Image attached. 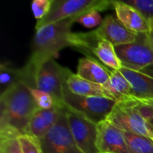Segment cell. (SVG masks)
<instances>
[{"mask_svg": "<svg viewBox=\"0 0 153 153\" xmlns=\"http://www.w3.org/2000/svg\"><path fill=\"white\" fill-rule=\"evenodd\" d=\"M76 18L63 20L37 29L27 65L35 71L44 62L56 57L59 51L66 47H74L89 53L95 44V35L93 31L72 32L71 27Z\"/></svg>", "mask_w": 153, "mask_h": 153, "instance_id": "cell-1", "label": "cell"}, {"mask_svg": "<svg viewBox=\"0 0 153 153\" xmlns=\"http://www.w3.org/2000/svg\"><path fill=\"white\" fill-rule=\"evenodd\" d=\"M39 108L26 83L17 84L0 96V134H27L30 121Z\"/></svg>", "mask_w": 153, "mask_h": 153, "instance_id": "cell-2", "label": "cell"}, {"mask_svg": "<svg viewBox=\"0 0 153 153\" xmlns=\"http://www.w3.org/2000/svg\"><path fill=\"white\" fill-rule=\"evenodd\" d=\"M64 107L99 125L106 121L117 101L108 98L87 97L72 93L65 85L63 93Z\"/></svg>", "mask_w": 153, "mask_h": 153, "instance_id": "cell-3", "label": "cell"}, {"mask_svg": "<svg viewBox=\"0 0 153 153\" xmlns=\"http://www.w3.org/2000/svg\"><path fill=\"white\" fill-rule=\"evenodd\" d=\"M72 74L68 68L59 65L55 59H49L34 71L35 87L50 94L54 98L56 105L64 108V89Z\"/></svg>", "mask_w": 153, "mask_h": 153, "instance_id": "cell-4", "label": "cell"}, {"mask_svg": "<svg viewBox=\"0 0 153 153\" xmlns=\"http://www.w3.org/2000/svg\"><path fill=\"white\" fill-rule=\"evenodd\" d=\"M111 1L107 0H53L48 13L38 21L35 29H39L63 20L78 17L89 11L106 10Z\"/></svg>", "mask_w": 153, "mask_h": 153, "instance_id": "cell-5", "label": "cell"}, {"mask_svg": "<svg viewBox=\"0 0 153 153\" xmlns=\"http://www.w3.org/2000/svg\"><path fill=\"white\" fill-rule=\"evenodd\" d=\"M107 120L122 131L151 138L153 126L140 113L134 99L117 102Z\"/></svg>", "mask_w": 153, "mask_h": 153, "instance_id": "cell-6", "label": "cell"}, {"mask_svg": "<svg viewBox=\"0 0 153 153\" xmlns=\"http://www.w3.org/2000/svg\"><path fill=\"white\" fill-rule=\"evenodd\" d=\"M115 50L123 67L141 72L153 65V44L147 33H137L135 41L115 46Z\"/></svg>", "mask_w": 153, "mask_h": 153, "instance_id": "cell-7", "label": "cell"}, {"mask_svg": "<svg viewBox=\"0 0 153 153\" xmlns=\"http://www.w3.org/2000/svg\"><path fill=\"white\" fill-rule=\"evenodd\" d=\"M39 142L43 153H83L71 134L65 108L55 126Z\"/></svg>", "mask_w": 153, "mask_h": 153, "instance_id": "cell-8", "label": "cell"}, {"mask_svg": "<svg viewBox=\"0 0 153 153\" xmlns=\"http://www.w3.org/2000/svg\"><path fill=\"white\" fill-rule=\"evenodd\" d=\"M71 134L83 153H100L98 141V125L65 108Z\"/></svg>", "mask_w": 153, "mask_h": 153, "instance_id": "cell-9", "label": "cell"}, {"mask_svg": "<svg viewBox=\"0 0 153 153\" xmlns=\"http://www.w3.org/2000/svg\"><path fill=\"white\" fill-rule=\"evenodd\" d=\"M97 146L100 153H131L124 132L108 120L98 125Z\"/></svg>", "mask_w": 153, "mask_h": 153, "instance_id": "cell-10", "label": "cell"}, {"mask_svg": "<svg viewBox=\"0 0 153 153\" xmlns=\"http://www.w3.org/2000/svg\"><path fill=\"white\" fill-rule=\"evenodd\" d=\"M94 32L100 39H105L114 46L129 44L137 39V33L129 30L117 17L113 15H107Z\"/></svg>", "mask_w": 153, "mask_h": 153, "instance_id": "cell-11", "label": "cell"}, {"mask_svg": "<svg viewBox=\"0 0 153 153\" xmlns=\"http://www.w3.org/2000/svg\"><path fill=\"white\" fill-rule=\"evenodd\" d=\"M64 108L55 106L50 109L37 108L30 121L27 134L39 140L44 138L56 124Z\"/></svg>", "mask_w": 153, "mask_h": 153, "instance_id": "cell-12", "label": "cell"}, {"mask_svg": "<svg viewBox=\"0 0 153 153\" xmlns=\"http://www.w3.org/2000/svg\"><path fill=\"white\" fill-rule=\"evenodd\" d=\"M117 19L131 31L134 33H147L149 23L144 17L133 6L124 1H111Z\"/></svg>", "mask_w": 153, "mask_h": 153, "instance_id": "cell-13", "label": "cell"}, {"mask_svg": "<svg viewBox=\"0 0 153 153\" xmlns=\"http://www.w3.org/2000/svg\"><path fill=\"white\" fill-rule=\"evenodd\" d=\"M110 73L111 70L90 56L82 57L78 61L77 75L91 82L105 87L110 80Z\"/></svg>", "mask_w": 153, "mask_h": 153, "instance_id": "cell-14", "label": "cell"}, {"mask_svg": "<svg viewBox=\"0 0 153 153\" xmlns=\"http://www.w3.org/2000/svg\"><path fill=\"white\" fill-rule=\"evenodd\" d=\"M120 72L129 82L136 100H153V78L141 72L121 67Z\"/></svg>", "mask_w": 153, "mask_h": 153, "instance_id": "cell-15", "label": "cell"}, {"mask_svg": "<svg viewBox=\"0 0 153 153\" xmlns=\"http://www.w3.org/2000/svg\"><path fill=\"white\" fill-rule=\"evenodd\" d=\"M66 86L72 93L76 95L87 97H101L114 100L110 92L103 85L82 79L77 75V74H72L68 77L66 81Z\"/></svg>", "mask_w": 153, "mask_h": 153, "instance_id": "cell-16", "label": "cell"}, {"mask_svg": "<svg viewBox=\"0 0 153 153\" xmlns=\"http://www.w3.org/2000/svg\"><path fill=\"white\" fill-rule=\"evenodd\" d=\"M105 88L110 92L114 100L117 102H123L134 99L133 97L132 87L120 70H111L110 80Z\"/></svg>", "mask_w": 153, "mask_h": 153, "instance_id": "cell-17", "label": "cell"}, {"mask_svg": "<svg viewBox=\"0 0 153 153\" xmlns=\"http://www.w3.org/2000/svg\"><path fill=\"white\" fill-rule=\"evenodd\" d=\"M91 53L110 70H120L122 67L121 62L115 50V46L105 40L99 39L96 45L91 49Z\"/></svg>", "mask_w": 153, "mask_h": 153, "instance_id": "cell-18", "label": "cell"}, {"mask_svg": "<svg viewBox=\"0 0 153 153\" xmlns=\"http://www.w3.org/2000/svg\"><path fill=\"white\" fill-rule=\"evenodd\" d=\"M124 132L131 153H153V141L150 137Z\"/></svg>", "mask_w": 153, "mask_h": 153, "instance_id": "cell-19", "label": "cell"}, {"mask_svg": "<svg viewBox=\"0 0 153 153\" xmlns=\"http://www.w3.org/2000/svg\"><path fill=\"white\" fill-rule=\"evenodd\" d=\"M27 86L39 108L50 109L54 108L55 106H56L54 98L50 94L36 88L35 86H32V85H27Z\"/></svg>", "mask_w": 153, "mask_h": 153, "instance_id": "cell-20", "label": "cell"}, {"mask_svg": "<svg viewBox=\"0 0 153 153\" xmlns=\"http://www.w3.org/2000/svg\"><path fill=\"white\" fill-rule=\"evenodd\" d=\"M0 153H22L18 135L0 134Z\"/></svg>", "mask_w": 153, "mask_h": 153, "instance_id": "cell-21", "label": "cell"}, {"mask_svg": "<svg viewBox=\"0 0 153 153\" xmlns=\"http://www.w3.org/2000/svg\"><path fill=\"white\" fill-rule=\"evenodd\" d=\"M18 141L22 153H43L39 140L32 135L28 134H20L18 135Z\"/></svg>", "mask_w": 153, "mask_h": 153, "instance_id": "cell-22", "label": "cell"}, {"mask_svg": "<svg viewBox=\"0 0 153 153\" xmlns=\"http://www.w3.org/2000/svg\"><path fill=\"white\" fill-rule=\"evenodd\" d=\"M103 19L98 10H91L89 11L76 18L75 22H79L81 25L87 29H93L98 28L101 25Z\"/></svg>", "mask_w": 153, "mask_h": 153, "instance_id": "cell-23", "label": "cell"}, {"mask_svg": "<svg viewBox=\"0 0 153 153\" xmlns=\"http://www.w3.org/2000/svg\"><path fill=\"white\" fill-rule=\"evenodd\" d=\"M124 2L136 9L147 22L153 20V0H127Z\"/></svg>", "mask_w": 153, "mask_h": 153, "instance_id": "cell-24", "label": "cell"}, {"mask_svg": "<svg viewBox=\"0 0 153 153\" xmlns=\"http://www.w3.org/2000/svg\"><path fill=\"white\" fill-rule=\"evenodd\" d=\"M53 0H34L31 4V9L37 22L43 19L49 12Z\"/></svg>", "mask_w": 153, "mask_h": 153, "instance_id": "cell-25", "label": "cell"}, {"mask_svg": "<svg viewBox=\"0 0 153 153\" xmlns=\"http://www.w3.org/2000/svg\"><path fill=\"white\" fill-rule=\"evenodd\" d=\"M134 103L143 117L153 126V100H136Z\"/></svg>", "mask_w": 153, "mask_h": 153, "instance_id": "cell-26", "label": "cell"}, {"mask_svg": "<svg viewBox=\"0 0 153 153\" xmlns=\"http://www.w3.org/2000/svg\"><path fill=\"white\" fill-rule=\"evenodd\" d=\"M148 23H149V30L147 32V35H148L151 42L153 44V20L148 22Z\"/></svg>", "mask_w": 153, "mask_h": 153, "instance_id": "cell-27", "label": "cell"}, {"mask_svg": "<svg viewBox=\"0 0 153 153\" xmlns=\"http://www.w3.org/2000/svg\"><path fill=\"white\" fill-rule=\"evenodd\" d=\"M141 73H143V74H146V75H148V76L152 77L153 78V65H149L148 67L143 69V70L141 71Z\"/></svg>", "mask_w": 153, "mask_h": 153, "instance_id": "cell-28", "label": "cell"}, {"mask_svg": "<svg viewBox=\"0 0 153 153\" xmlns=\"http://www.w3.org/2000/svg\"><path fill=\"white\" fill-rule=\"evenodd\" d=\"M151 139L153 141V130H152V135H151Z\"/></svg>", "mask_w": 153, "mask_h": 153, "instance_id": "cell-29", "label": "cell"}]
</instances>
